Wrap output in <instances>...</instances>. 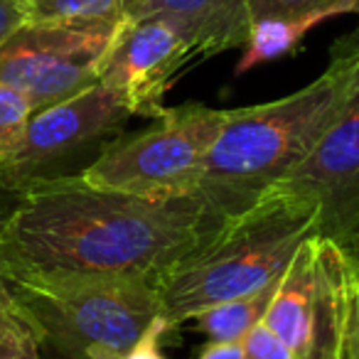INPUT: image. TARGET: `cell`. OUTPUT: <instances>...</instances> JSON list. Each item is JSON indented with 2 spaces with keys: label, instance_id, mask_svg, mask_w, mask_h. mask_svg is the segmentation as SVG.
Listing matches in <instances>:
<instances>
[{
  "label": "cell",
  "instance_id": "1",
  "mask_svg": "<svg viewBox=\"0 0 359 359\" xmlns=\"http://www.w3.org/2000/svg\"><path fill=\"white\" fill-rule=\"evenodd\" d=\"M224 215L202 195L150 200L89 185L81 175L20 192L0 234L8 285L160 280Z\"/></svg>",
  "mask_w": 359,
  "mask_h": 359
},
{
  "label": "cell",
  "instance_id": "2",
  "mask_svg": "<svg viewBox=\"0 0 359 359\" xmlns=\"http://www.w3.org/2000/svg\"><path fill=\"white\" fill-rule=\"evenodd\" d=\"M357 57V40L349 35L332 47L327 69L308 86L269 104L224 109L197 195L226 217L280 185L334 118Z\"/></svg>",
  "mask_w": 359,
  "mask_h": 359
},
{
  "label": "cell",
  "instance_id": "3",
  "mask_svg": "<svg viewBox=\"0 0 359 359\" xmlns=\"http://www.w3.org/2000/svg\"><path fill=\"white\" fill-rule=\"evenodd\" d=\"M318 234V207L283 185L226 215L160 280L163 318L172 327L212 305L280 278L308 236Z\"/></svg>",
  "mask_w": 359,
  "mask_h": 359
},
{
  "label": "cell",
  "instance_id": "4",
  "mask_svg": "<svg viewBox=\"0 0 359 359\" xmlns=\"http://www.w3.org/2000/svg\"><path fill=\"white\" fill-rule=\"evenodd\" d=\"M40 344L67 359H123L163 318L160 290L148 280H81L11 285Z\"/></svg>",
  "mask_w": 359,
  "mask_h": 359
},
{
  "label": "cell",
  "instance_id": "5",
  "mask_svg": "<svg viewBox=\"0 0 359 359\" xmlns=\"http://www.w3.org/2000/svg\"><path fill=\"white\" fill-rule=\"evenodd\" d=\"M224 109L182 104L165 109L155 126L114 138L81 172L96 187L150 200L197 195Z\"/></svg>",
  "mask_w": 359,
  "mask_h": 359
},
{
  "label": "cell",
  "instance_id": "6",
  "mask_svg": "<svg viewBox=\"0 0 359 359\" xmlns=\"http://www.w3.org/2000/svg\"><path fill=\"white\" fill-rule=\"evenodd\" d=\"M130 116L128 104L101 81L35 111L13 155L0 165V180L22 192L37 182L81 175L123 133Z\"/></svg>",
  "mask_w": 359,
  "mask_h": 359
},
{
  "label": "cell",
  "instance_id": "7",
  "mask_svg": "<svg viewBox=\"0 0 359 359\" xmlns=\"http://www.w3.org/2000/svg\"><path fill=\"white\" fill-rule=\"evenodd\" d=\"M349 261L337 241L313 234L298 246L264 325L298 359L342 357Z\"/></svg>",
  "mask_w": 359,
  "mask_h": 359
},
{
  "label": "cell",
  "instance_id": "8",
  "mask_svg": "<svg viewBox=\"0 0 359 359\" xmlns=\"http://www.w3.org/2000/svg\"><path fill=\"white\" fill-rule=\"evenodd\" d=\"M121 22H22L0 45V84L20 91L32 114L76 96L99 81Z\"/></svg>",
  "mask_w": 359,
  "mask_h": 359
},
{
  "label": "cell",
  "instance_id": "9",
  "mask_svg": "<svg viewBox=\"0 0 359 359\" xmlns=\"http://www.w3.org/2000/svg\"><path fill=\"white\" fill-rule=\"evenodd\" d=\"M190 62L195 50L170 20L123 18L101 60L99 81L114 89L133 116L158 118L165 111V94Z\"/></svg>",
  "mask_w": 359,
  "mask_h": 359
},
{
  "label": "cell",
  "instance_id": "10",
  "mask_svg": "<svg viewBox=\"0 0 359 359\" xmlns=\"http://www.w3.org/2000/svg\"><path fill=\"white\" fill-rule=\"evenodd\" d=\"M280 185L318 207V234L339 241L352 229L359 217V57L334 118Z\"/></svg>",
  "mask_w": 359,
  "mask_h": 359
},
{
  "label": "cell",
  "instance_id": "11",
  "mask_svg": "<svg viewBox=\"0 0 359 359\" xmlns=\"http://www.w3.org/2000/svg\"><path fill=\"white\" fill-rule=\"evenodd\" d=\"M138 15H158L180 27L195 60L244 47L251 27L249 0H148Z\"/></svg>",
  "mask_w": 359,
  "mask_h": 359
},
{
  "label": "cell",
  "instance_id": "12",
  "mask_svg": "<svg viewBox=\"0 0 359 359\" xmlns=\"http://www.w3.org/2000/svg\"><path fill=\"white\" fill-rule=\"evenodd\" d=\"M325 20H330V15H325V13L273 15L251 20L249 40L244 45V57L236 65V74H246L254 67L293 55L300 42L305 40V35Z\"/></svg>",
  "mask_w": 359,
  "mask_h": 359
},
{
  "label": "cell",
  "instance_id": "13",
  "mask_svg": "<svg viewBox=\"0 0 359 359\" xmlns=\"http://www.w3.org/2000/svg\"><path fill=\"white\" fill-rule=\"evenodd\" d=\"M278 283L280 278H276L261 288L251 290V293L202 310L200 315L190 320L192 327L205 334L210 342H244L246 334L256 325L264 323Z\"/></svg>",
  "mask_w": 359,
  "mask_h": 359
},
{
  "label": "cell",
  "instance_id": "14",
  "mask_svg": "<svg viewBox=\"0 0 359 359\" xmlns=\"http://www.w3.org/2000/svg\"><path fill=\"white\" fill-rule=\"evenodd\" d=\"M123 18L121 0H30V20L121 22Z\"/></svg>",
  "mask_w": 359,
  "mask_h": 359
},
{
  "label": "cell",
  "instance_id": "15",
  "mask_svg": "<svg viewBox=\"0 0 359 359\" xmlns=\"http://www.w3.org/2000/svg\"><path fill=\"white\" fill-rule=\"evenodd\" d=\"M0 359H42L40 339L18 305H0Z\"/></svg>",
  "mask_w": 359,
  "mask_h": 359
},
{
  "label": "cell",
  "instance_id": "16",
  "mask_svg": "<svg viewBox=\"0 0 359 359\" xmlns=\"http://www.w3.org/2000/svg\"><path fill=\"white\" fill-rule=\"evenodd\" d=\"M325 13L330 18L359 15V0H249L251 20L273 15H308Z\"/></svg>",
  "mask_w": 359,
  "mask_h": 359
},
{
  "label": "cell",
  "instance_id": "17",
  "mask_svg": "<svg viewBox=\"0 0 359 359\" xmlns=\"http://www.w3.org/2000/svg\"><path fill=\"white\" fill-rule=\"evenodd\" d=\"M30 116V101L20 91L0 84V165L11 158L15 145L20 143Z\"/></svg>",
  "mask_w": 359,
  "mask_h": 359
},
{
  "label": "cell",
  "instance_id": "18",
  "mask_svg": "<svg viewBox=\"0 0 359 359\" xmlns=\"http://www.w3.org/2000/svg\"><path fill=\"white\" fill-rule=\"evenodd\" d=\"M339 359H359V273L352 269V264H349L347 313H344L342 357Z\"/></svg>",
  "mask_w": 359,
  "mask_h": 359
},
{
  "label": "cell",
  "instance_id": "19",
  "mask_svg": "<svg viewBox=\"0 0 359 359\" xmlns=\"http://www.w3.org/2000/svg\"><path fill=\"white\" fill-rule=\"evenodd\" d=\"M244 359H298L264 323L244 337Z\"/></svg>",
  "mask_w": 359,
  "mask_h": 359
},
{
  "label": "cell",
  "instance_id": "20",
  "mask_svg": "<svg viewBox=\"0 0 359 359\" xmlns=\"http://www.w3.org/2000/svg\"><path fill=\"white\" fill-rule=\"evenodd\" d=\"M172 325L165 318H158L148 330L143 332V337L128 349L123 359H165V354L160 352V344H163L165 332H170Z\"/></svg>",
  "mask_w": 359,
  "mask_h": 359
},
{
  "label": "cell",
  "instance_id": "21",
  "mask_svg": "<svg viewBox=\"0 0 359 359\" xmlns=\"http://www.w3.org/2000/svg\"><path fill=\"white\" fill-rule=\"evenodd\" d=\"M18 202H20V192L8 187L6 182L0 180V234H3V229H6L11 215L15 212ZM0 305H6V308H13V305H15L11 285H8V280L3 278V271H0Z\"/></svg>",
  "mask_w": 359,
  "mask_h": 359
},
{
  "label": "cell",
  "instance_id": "22",
  "mask_svg": "<svg viewBox=\"0 0 359 359\" xmlns=\"http://www.w3.org/2000/svg\"><path fill=\"white\" fill-rule=\"evenodd\" d=\"M30 20V0H0V45Z\"/></svg>",
  "mask_w": 359,
  "mask_h": 359
},
{
  "label": "cell",
  "instance_id": "23",
  "mask_svg": "<svg viewBox=\"0 0 359 359\" xmlns=\"http://www.w3.org/2000/svg\"><path fill=\"white\" fill-rule=\"evenodd\" d=\"M197 359H244V342H210Z\"/></svg>",
  "mask_w": 359,
  "mask_h": 359
},
{
  "label": "cell",
  "instance_id": "24",
  "mask_svg": "<svg viewBox=\"0 0 359 359\" xmlns=\"http://www.w3.org/2000/svg\"><path fill=\"white\" fill-rule=\"evenodd\" d=\"M339 249L344 251V256H347V261L352 264V269L359 273V217L354 219L352 229L347 231V234L342 236V239L337 241Z\"/></svg>",
  "mask_w": 359,
  "mask_h": 359
},
{
  "label": "cell",
  "instance_id": "25",
  "mask_svg": "<svg viewBox=\"0 0 359 359\" xmlns=\"http://www.w3.org/2000/svg\"><path fill=\"white\" fill-rule=\"evenodd\" d=\"M121 3H123L126 18H135L145 8V3H148V0H121Z\"/></svg>",
  "mask_w": 359,
  "mask_h": 359
},
{
  "label": "cell",
  "instance_id": "26",
  "mask_svg": "<svg viewBox=\"0 0 359 359\" xmlns=\"http://www.w3.org/2000/svg\"><path fill=\"white\" fill-rule=\"evenodd\" d=\"M354 37H357V40H359V30H357V32H354Z\"/></svg>",
  "mask_w": 359,
  "mask_h": 359
}]
</instances>
